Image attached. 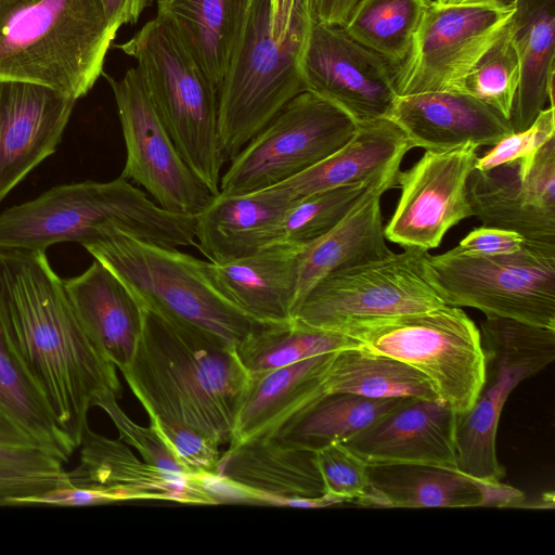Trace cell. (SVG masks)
Returning <instances> with one entry per match:
<instances>
[{
  "mask_svg": "<svg viewBox=\"0 0 555 555\" xmlns=\"http://www.w3.org/2000/svg\"><path fill=\"white\" fill-rule=\"evenodd\" d=\"M324 390L325 393L349 392L376 399L440 400L421 372L402 361L362 347L333 354L324 377Z\"/></svg>",
  "mask_w": 555,
  "mask_h": 555,
  "instance_id": "cell-34",
  "label": "cell"
},
{
  "mask_svg": "<svg viewBox=\"0 0 555 555\" xmlns=\"http://www.w3.org/2000/svg\"><path fill=\"white\" fill-rule=\"evenodd\" d=\"M361 0H313L314 18L323 24L344 27Z\"/></svg>",
  "mask_w": 555,
  "mask_h": 555,
  "instance_id": "cell-47",
  "label": "cell"
},
{
  "mask_svg": "<svg viewBox=\"0 0 555 555\" xmlns=\"http://www.w3.org/2000/svg\"><path fill=\"white\" fill-rule=\"evenodd\" d=\"M477 146L466 143L429 151L408 170H399L401 194L385 237L403 248L429 250L440 245L454 225L474 216L467 181L475 169Z\"/></svg>",
  "mask_w": 555,
  "mask_h": 555,
  "instance_id": "cell-16",
  "label": "cell"
},
{
  "mask_svg": "<svg viewBox=\"0 0 555 555\" xmlns=\"http://www.w3.org/2000/svg\"><path fill=\"white\" fill-rule=\"evenodd\" d=\"M76 102L46 86L0 79V201L55 152Z\"/></svg>",
  "mask_w": 555,
  "mask_h": 555,
  "instance_id": "cell-20",
  "label": "cell"
},
{
  "mask_svg": "<svg viewBox=\"0 0 555 555\" xmlns=\"http://www.w3.org/2000/svg\"><path fill=\"white\" fill-rule=\"evenodd\" d=\"M98 406L107 414L115 425L119 433V440L133 447L144 462L168 473L190 475L156 428L151 423L149 426H142L133 422L121 410L117 398H106Z\"/></svg>",
  "mask_w": 555,
  "mask_h": 555,
  "instance_id": "cell-41",
  "label": "cell"
},
{
  "mask_svg": "<svg viewBox=\"0 0 555 555\" xmlns=\"http://www.w3.org/2000/svg\"><path fill=\"white\" fill-rule=\"evenodd\" d=\"M0 408L43 449L68 462L76 448L52 411L13 343L0 295Z\"/></svg>",
  "mask_w": 555,
  "mask_h": 555,
  "instance_id": "cell-32",
  "label": "cell"
},
{
  "mask_svg": "<svg viewBox=\"0 0 555 555\" xmlns=\"http://www.w3.org/2000/svg\"><path fill=\"white\" fill-rule=\"evenodd\" d=\"M108 81L126 146L120 177L143 188L163 209L196 216L212 194L185 163L159 118L137 67Z\"/></svg>",
  "mask_w": 555,
  "mask_h": 555,
  "instance_id": "cell-14",
  "label": "cell"
},
{
  "mask_svg": "<svg viewBox=\"0 0 555 555\" xmlns=\"http://www.w3.org/2000/svg\"><path fill=\"white\" fill-rule=\"evenodd\" d=\"M255 0H157L167 23L219 89L244 37Z\"/></svg>",
  "mask_w": 555,
  "mask_h": 555,
  "instance_id": "cell-30",
  "label": "cell"
},
{
  "mask_svg": "<svg viewBox=\"0 0 555 555\" xmlns=\"http://www.w3.org/2000/svg\"><path fill=\"white\" fill-rule=\"evenodd\" d=\"M408 398H367L349 392L325 393L299 411L272 438L311 451L344 442Z\"/></svg>",
  "mask_w": 555,
  "mask_h": 555,
  "instance_id": "cell-33",
  "label": "cell"
},
{
  "mask_svg": "<svg viewBox=\"0 0 555 555\" xmlns=\"http://www.w3.org/2000/svg\"><path fill=\"white\" fill-rule=\"evenodd\" d=\"M433 0H361L343 27L356 41L398 67Z\"/></svg>",
  "mask_w": 555,
  "mask_h": 555,
  "instance_id": "cell-36",
  "label": "cell"
},
{
  "mask_svg": "<svg viewBox=\"0 0 555 555\" xmlns=\"http://www.w3.org/2000/svg\"><path fill=\"white\" fill-rule=\"evenodd\" d=\"M448 305L427 250L402 253L333 272L318 282L295 312L298 323L340 332L367 320L428 311Z\"/></svg>",
  "mask_w": 555,
  "mask_h": 555,
  "instance_id": "cell-10",
  "label": "cell"
},
{
  "mask_svg": "<svg viewBox=\"0 0 555 555\" xmlns=\"http://www.w3.org/2000/svg\"><path fill=\"white\" fill-rule=\"evenodd\" d=\"M79 463L67 472L68 485L94 490L103 504L156 500L191 505L224 503L210 477L177 475L139 460L121 440L83 433Z\"/></svg>",
  "mask_w": 555,
  "mask_h": 555,
  "instance_id": "cell-18",
  "label": "cell"
},
{
  "mask_svg": "<svg viewBox=\"0 0 555 555\" xmlns=\"http://www.w3.org/2000/svg\"><path fill=\"white\" fill-rule=\"evenodd\" d=\"M131 292L141 307L182 328L234 348L253 331V321L216 286L207 261L105 228L82 245Z\"/></svg>",
  "mask_w": 555,
  "mask_h": 555,
  "instance_id": "cell-5",
  "label": "cell"
},
{
  "mask_svg": "<svg viewBox=\"0 0 555 555\" xmlns=\"http://www.w3.org/2000/svg\"><path fill=\"white\" fill-rule=\"evenodd\" d=\"M520 78V64L509 22L498 40L463 78L455 91L467 93L511 119Z\"/></svg>",
  "mask_w": 555,
  "mask_h": 555,
  "instance_id": "cell-38",
  "label": "cell"
},
{
  "mask_svg": "<svg viewBox=\"0 0 555 555\" xmlns=\"http://www.w3.org/2000/svg\"><path fill=\"white\" fill-rule=\"evenodd\" d=\"M384 177L294 199L278 223L272 244L301 246L324 235L348 215L376 181Z\"/></svg>",
  "mask_w": 555,
  "mask_h": 555,
  "instance_id": "cell-37",
  "label": "cell"
},
{
  "mask_svg": "<svg viewBox=\"0 0 555 555\" xmlns=\"http://www.w3.org/2000/svg\"><path fill=\"white\" fill-rule=\"evenodd\" d=\"M339 333L421 372L456 414L473 406L483 380L485 354L480 330L461 307L361 321Z\"/></svg>",
  "mask_w": 555,
  "mask_h": 555,
  "instance_id": "cell-8",
  "label": "cell"
},
{
  "mask_svg": "<svg viewBox=\"0 0 555 555\" xmlns=\"http://www.w3.org/2000/svg\"><path fill=\"white\" fill-rule=\"evenodd\" d=\"M109 27L114 31L125 24H134L153 0H100Z\"/></svg>",
  "mask_w": 555,
  "mask_h": 555,
  "instance_id": "cell-46",
  "label": "cell"
},
{
  "mask_svg": "<svg viewBox=\"0 0 555 555\" xmlns=\"http://www.w3.org/2000/svg\"><path fill=\"white\" fill-rule=\"evenodd\" d=\"M369 487L357 504L378 507L515 506L522 493L485 483L457 468L417 463L367 465Z\"/></svg>",
  "mask_w": 555,
  "mask_h": 555,
  "instance_id": "cell-22",
  "label": "cell"
},
{
  "mask_svg": "<svg viewBox=\"0 0 555 555\" xmlns=\"http://www.w3.org/2000/svg\"><path fill=\"white\" fill-rule=\"evenodd\" d=\"M361 347L359 340L348 335L309 327L293 319L282 323H258L235 347V352L249 375Z\"/></svg>",
  "mask_w": 555,
  "mask_h": 555,
  "instance_id": "cell-35",
  "label": "cell"
},
{
  "mask_svg": "<svg viewBox=\"0 0 555 555\" xmlns=\"http://www.w3.org/2000/svg\"><path fill=\"white\" fill-rule=\"evenodd\" d=\"M386 119L402 130L413 149L429 151L466 143L493 146L514 132L498 111L460 91L397 96Z\"/></svg>",
  "mask_w": 555,
  "mask_h": 555,
  "instance_id": "cell-23",
  "label": "cell"
},
{
  "mask_svg": "<svg viewBox=\"0 0 555 555\" xmlns=\"http://www.w3.org/2000/svg\"><path fill=\"white\" fill-rule=\"evenodd\" d=\"M150 423L164 438L177 460L190 475H217L221 453L214 439L182 423L151 416Z\"/></svg>",
  "mask_w": 555,
  "mask_h": 555,
  "instance_id": "cell-39",
  "label": "cell"
},
{
  "mask_svg": "<svg viewBox=\"0 0 555 555\" xmlns=\"http://www.w3.org/2000/svg\"><path fill=\"white\" fill-rule=\"evenodd\" d=\"M526 243L525 237L514 231L480 225L474 228L456 248L470 255L495 256L518 251Z\"/></svg>",
  "mask_w": 555,
  "mask_h": 555,
  "instance_id": "cell-44",
  "label": "cell"
},
{
  "mask_svg": "<svg viewBox=\"0 0 555 555\" xmlns=\"http://www.w3.org/2000/svg\"><path fill=\"white\" fill-rule=\"evenodd\" d=\"M63 462L40 447L0 444V472L24 475H61Z\"/></svg>",
  "mask_w": 555,
  "mask_h": 555,
  "instance_id": "cell-43",
  "label": "cell"
},
{
  "mask_svg": "<svg viewBox=\"0 0 555 555\" xmlns=\"http://www.w3.org/2000/svg\"><path fill=\"white\" fill-rule=\"evenodd\" d=\"M315 454L326 494L346 503H358L365 496L369 464L344 442L328 444Z\"/></svg>",
  "mask_w": 555,
  "mask_h": 555,
  "instance_id": "cell-40",
  "label": "cell"
},
{
  "mask_svg": "<svg viewBox=\"0 0 555 555\" xmlns=\"http://www.w3.org/2000/svg\"><path fill=\"white\" fill-rule=\"evenodd\" d=\"M456 413L440 400L408 398L344 443L367 464L456 468Z\"/></svg>",
  "mask_w": 555,
  "mask_h": 555,
  "instance_id": "cell-21",
  "label": "cell"
},
{
  "mask_svg": "<svg viewBox=\"0 0 555 555\" xmlns=\"http://www.w3.org/2000/svg\"><path fill=\"white\" fill-rule=\"evenodd\" d=\"M514 12L512 0L483 5H442L433 0L406 59L396 68L398 96L455 91Z\"/></svg>",
  "mask_w": 555,
  "mask_h": 555,
  "instance_id": "cell-13",
  "label": "cell"
},
{
  "mask_svg": "<svg viewBox=\"0 0 555 555\" xmlns=\"http://www.w3.org/2000/svg\"><path fill=\"white\" fill-rule=\"evenodd\" d=\"M115 48L137 61L146 92L179 153L212 195L225 163L220 149L218 89L158 16Z\"/></svg>",
  "mask_w": 555,
  "mask_h": 555,
  "instance_id": "cell-7",
  "label": "cell"
},
{
  "mask_svg": "<svg viewBox=\"0 0 555 555\" xmlns=\"http://www.w3.org/2000/svg\"><path fill=\"white\" fill-rule=\"evenodd\" d=\"M63 284L87 336L121 372L130 363L142 333L141 305L119 278L96 259Z\"/></svg>",
  "mask_w": 555,
  "mask_h": 555,
  "instance_id": "cell-24",
  "label": "cell"
},
{
  "mask_svg": "<svg viewBox=\"0 0 555 555\" xmlns=\"http://www.w3.org/2000/svg\"><path fill=\"white\" fill-rule=\"evenodd\" d=\"M142 333L121 374L149 417L172 420L229 443L248 379L235 349L143 308Z\"/></svg>",
  "mask_w": 555,
  "mask_h": 555,
  "instance_id": "cell-2",
  "label": "cell"
},
{
  "mask_svg": "<svg viewBox=\"0 0 555 555\" xmlns=\"http://www.w3.org/2000/svg\"><path fill=\"white\" fill-rule=\"evenodd\" d=\"M334 353L249 374L236 409L229 448L272 437L299 411L325 395L324 377Z\"/></svg>",
  "mask_w": 555,
  "mask_h": 555,
  "instance_id": "cell-27",
  "label": "cell"
},
{
  "mask_svg": "<svg viewBox=\"0 0 555 555\" xmlns=\"http://www.w3.org/2000/svg\"><path fill=\"white\" fill-rule=\"evenodd\" d=\"M357 125L312 92L289 100L232 158L219 193L238 195L275 186L341 147Z\"/></svg>",
  "mask_w": 555,
  "mask_h": 555,
  "instance_id": "cell-12",
  "label": "cell"
},
{
  "mask_svg": "<svg viewBox=\"0 0 555 555\" xmlns=\"http://www.w3.org/2000/svg\"><path fill=\"white\" fill-rule=\"evenodd\" d=\"M214 477L230 488L235 502L299 507L346 503L326 494L314 451L272 437L228 448Z\"/></svg>",
  "mask_w": 555,
  "mask_h": 555,
  "instance_id": "cell-19",
  "label": "cell"
},
{
  "mask_svg": "<svg viewBox=\"0 0 555 555\" xmlns=\"http://www.w3.org/2000/svg\"><path fill=\"white\" fill-rule=\"evenodd\" d=\"M430 266L448 305L555 330V244L527 241L495 256L455 246L430 255Z\"/></svg>",
  "mask_w": 555,
  "mask_h": 555,
  "instance_id": "cell-11",
  "label": "cell"
},
{
  "mask_svg": "<svg viewBox=\"0 0 555 555\" xmlns=\"http://www.w3.org/2000/svg\"><path fill=\"white\" fill-rule=\"evenodd\" d=\"M272 15L288 14L292 10L291 0H270Z\"/></svg>",
  "mask_w": 555,
  "mask_h": 555,
  "instance_id": "cell-50",
  "label": "cell"
},
{
  "mask_svg": "<svg viewBox=\"0 0 555 555\" xmlns=\"http://www.w3.org/2000/svg\"><path fill=\"white\" fill-rule=\"evenodd\" d=\"M467 196L481 225L555 244V137L530 155L487 170L475 168Z\"/></svg>",
  "mask_w": 555,
  "mask_h": 555,
  "instance_id": "cell-17",
  "label": "cell"
},
{
  "mask_svg": "<svg viewBox=\"0 0 555 555\" xmlns=\"http://www.w3.org/2000/svg\"><path fill=\"white\" fill-rule=\"evenodd\" d=\"M413 149L402 130L383 118L357 125L352 137L333 154L275 185L293 198L374 180L400 170Z\"/></svg>",
  "mask_w": 555,
  "mask_h": 555,
  "instance_id": "cell-29",
  "label": "cell"
},
{
  "mask_svg": "<svg viewBox=\"0 0 555 555\" xmlns=\"http://www.w3.org/2000/svg\"><path fill=\"white\" fill-rule=\"evenodd\" d=\"M0 295L20 357L78 449L90 409L121 396L116 366L87 336L46 251L0 249Z\"/></svg>",
  "mask_w": 555,
  "mask_h": 555,
  "instance_id": "cell-1",
  "label": "cell"
},
{
  "mask_svg": "<svg viewBox=\"0 0 555 555\" xmlns=\"http://www.w3.org/2000/svg\"><path fill=\"white\" fill-rule=\"evenodd\" d=\"M116 35L100 0H0V79L77 101L103 74Z\"/></svg>",
  "mask_w": 555,
  "mask_h": 555,
  "instance_id": "cell-4",
  "label": "cell"
},
{
  "mask_svg": "<svg viewBox=\"0 0 555 555\" xmlns=\"http://www.w3.org/2000/svg\"><path fill=\"white\" fill-rule=\"evenodd\" d=\"M114 225L164 247L195 245V216L171 214L130 181H83L54 186L0 214V249L42 250L56 243L83 245Z\"/></svg>",
  "mask_w": 555,
  "mask_h": 555,
  "instance_id": "cell-3",
  "label": "cell"
},
{
  "mask_svg": "<svg viewBox=\"0 0 555 555\" xmlns=\"http://www.w3.org/2000/svg\"><path fill=\"white\" fill-rule=\"evenodd\" d=\"M509 21L513 42L520 64L511 126L514 132L527 129L545 108L554 106L555 0H512Z\"/></svg>",
  "mask_w": 555,
  "mask_h": 555,
  "instance_id": "cell-31",
  "label": "cell"
},
{
  "mask_svg": "<svg viewBox=\"0 0 555 555\" xmlns=\"http://www.w3.org/2000/svg\"><path fill=\"white\" fill-rule=\"evenodd\" d=\"M301 246L271 244L225 263L207 261L218 289L244 314L258 323L293 320Z\"/></svg>",
  "mask_w": 555,
  "mask_h": 555,
  "instance_id": "cell-25",
  "label": "cell"
},
{
  "mask_svg": "<svg viewBox=\"0 0 555 555\" xmlns=\"http://www.w3.org/2000/svg\"><path fill=\"white\" fill-rule=\"evenodd\" d=\"M483 380L473 406L455 420L456 468L485 483H499L505 468L496 455L501 412L509 393L555 359V330L486 315L480 323Z\"/></svg>",
  "mask_w": 555,
  "mask_h": 555,
  "instance_id": "cell-9",
  "label": "cell"
},
{
  "mask_svg": "<svg viewBox=\"0 0 555 555\" xmlns=\"http://www.w3.org/2000/svg\"><path fill=\"white\" fill-rule=\"evenodd\" d=\"M0 444L14 447H40L33 437L23 430L0 408Z\"/></svg>",
  "mask_w": 555,
  "mask_h": 555,
  "instance_id": "cell-48",
  "label": "cell"
},
{
  "mask_svg": "<svg viewBox=\"0 0 555 555\" xmlns=\"http://www.w3.org/2000/svg\"><path fill=\"white\" fill-rule=\"evenodd\" d=\"M67 483V472L61 475H24L0 472V503L8 498L38 494Z\"/></svg>",
  "mask_w": 555,
  "mask_h": 555,
  "instance_id": "cell-45",
  "label": "cell"
},
{
  "mask_svg": "<svg viewBox=\"0 0 555 555\" xmlns=\"http://www.w3.org/2000/svg\"><path fill=\"white\" fill-rule=\"evenodd\" d=\"M438 4L442 5H483L494 4L502 0H434Z\"/></svg>",
  "mask_w": 555,
  "mask_h": 555,
  "instance_id": "cell-49",
  "label": "cell"
},
{
  "mask_svg": "<svg viewBox=\"0 0 555 555\" xmlns=\"http://www.w3.org/2000/svg\"><path fill=\"white\" fill-rule=\"evenodd\" d=\"M313 17V0H297L292 26L278 28L270 0L254 1L241 46L218 89L219 141L225 162L289 100L306 91L300 57Z\"/></svg>",
  "mask_w": 555,
  "mask_h": 555,
  "instance_id": "cell-6",
  "label": "cell"
},
{
  "mask_svg": "<svg viewBox=\"0 0 555 555\" xmlns=\"http://www.w3.org/2000/svg\"><path fill=\"white\" fill-rule=\"evenodd\" d=\"M398 172L376 181L336 227L302 245L296 310L326 275L393 253L386 244L380 199L385 192L397 188Z\"/></svg>",
  "mask_w": 555,
  "mask_h": 555,
  "instance_id": "cell-28",
  "label": "cell"
},
{
  "mask_svg": "<svg viewBox=\"0 0 555 555\" xmlns=\"http://www.w3.org/2000/svg\"><path fill=\"white\" fill-rule=\"evenodd\" d=\"M396 66L314 17L301 52L306 91L346 113L356 125L386 118L398 94Z\"/></svg>",
  "mask_w": 555,
  "mask_h": 555,
  "instance_id": "cell-15",
  "label": "cell"
},
{
  "mask_svg": "<svg viewBox=\"0 0 555 555\" xmlns=\"http://www.w3.org/2000/svg\"><path fill=\"white\" fill-rule=\"evenodd\" d=\"M294 199L276 186L214 195L195 216V246L212 263L253 255L273 243L278 223Z\"/></svg>",
  "mask_w": 555,
  "mask_h": 555,
  "instance_id": "cell-26",
  "label": "cell"
},
{
  "mask_svg": "<svg viewBox=\"0 0 555 555\" xmlns=\"http://www.w3.org/2000/svg\"><path fill=\"white\" fill-rule=\"evenodd\" d=\"M555 137V108L547 106L525 130L513 132L500 140L482 157H478L475 168L487 170L492 167L530 155Z\"/></svg>",
  "mask_w": 555,
  "mask_h": 555,
  "instance_id": "cell-42",
  "label": "cell"
}]
</instances>
